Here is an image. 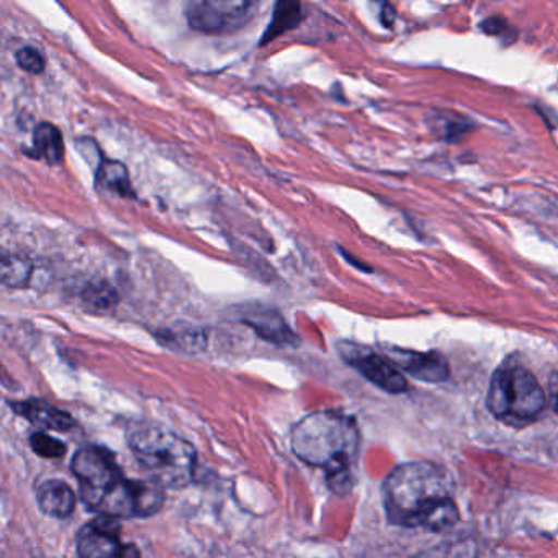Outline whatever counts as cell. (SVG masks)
I'll return each mask as SVG.
<instances>
[{"mask_svg":"<svg viewBox=\"0 0 558 558\" xmlns=\"http://www.w3.org/2000/svg\"><path fill=\"white\" fill-rule=\"evenodd\" d=\"M15 61H17L21 70L27 71L31 74H41L47 66L44 54L35 47H24L15 53Z\"/></svg>","mask_w":558,"mask_h":558,"instance_id":"20","label":"cell"},{"mask_svg":"<svg viewBox=\"0 0 558 558\" xmlns=\"http://www.w3.org/2000/svg\"><path fill=\"white\" fill-rule=\"evenodd\" d=\"M305 19V9L300 2L295 0H279L274 5L272 19L267 25L266 32L260 37V47L269 45L270 41L277 40L282 37L287 32L293 31L299 27Z\"/></svg>","mask_w":558,"mask_h":558,"instance_id":"14","label":"cell"},{"mask_svg":"<svg viewBox=\"0 0 558 558\" xmlns=\"http://www.w3.org/2000/svg\"><path fill=\"white\" fill-rule=\"evenodd\" d=\"M96 185L99 191L119 195L123 198H136L125 165L104 158L96 169Z\"/></svg>","mask_w":558,"mask_h":558,"instance_id":"16","label":"cell"},{"mask_svg":"<svg viewBox=\"0 0 558 558\" xmlns=\"http://www.w3.org/2000/svg\"><path fill=\"white\" fill-rule=\"evenodd\" d=\"M339 349H341L345 362H349L355 371L361 372L375 387L393 395L408 390L407 378L391 359L352 344H342Z\"/></svg>","mask_w":558,"mask_h":558,"instance_id":"8","label":"cell"},{"mask_svg":"<svg viewBox=\"0 0 558 558\" xmlns=\"http://www.w3.org/2000/svg\"><path fill=\"white\" fill-rule=\"evenodd\" d=\"M156 336L166 348L189 352V354L204 351L205 345H207V335H205L204 329L187 325V323L169 326V328L158 331Z\"/></svg>","mask_w":558,"mask_h":558,"instance_id":"15","label":"cell"},{"mask_svg":"<svg viewBox=\"0 0 558 558\" xmlns=\"http://www.w3.org/2000/svg\"><path fill=\"white\" fill-rule=\"evenodd\" d=\"M488 410L511 426L532 423L545 407V395L532 372L518 364L501 365L489 381Z\"/></svg>","mask_w":558,"mask_h":558,"instance_id":"5","label":"cell"},{"mask_svg":"<svg viewBox=\"0 0 558 558\" xmlns=\"http://www.w3.org/2000/svg\"><path fill=\"white\" fill-rule=\"evenodd\" d=\"M31 447L37 456L44 457V459H58L66 453V444L63 440L57 439V437L50 436V434L34 433L31 436Z\"/></svg>","mask_w":558,"mask_h":558,"instance_id":"19","label":"cell"},{"mask_svg":"<svg viewBox=\"0 0 558 558\" xmlns=\"http://www.w3.org/2000/svg\"><path fill=\"white\" fill-rule=\"evenodd\" d=\"M25 155L41 159L48 165H60L64 158V140L58 126L44 122L35 129L34 146L25 149Z\"/></svg>","mask_w":558,"mask_h":558,"instance_id":"13","label":"cell"},{"mask_svg":"<svg viewBox=\"0 0 558 558\" xmlns=\"http://www.w3.org/2000/svg\"><path fill=\"white\" fill-rule=\"evenodd\" d=\"M385 511L401 527L442 532L459 522V509L446 480L430 463L397 466L384 486Z\"/></svg>","mask_w":558,"mask_h":558,"instance_id":"2","label":"cell"},{"mask_svg":"<svg viewBox=\"0 0 558 558\" xmlns=\"http://www.w3.org/2000/svg\"><path fill=\"white\" fill-rule=\"evenodd\" d=\"M12 411L19 416L25 417L28 423L45 429L66 433L76 427V420L66 411L53 407L44 400L11 401Z\"/></svg>","mask_w":558,"mask_h":558,"instance_id":"11","label":"cell"},{"mask_svg":"<svg viewBox=\"0 0 558 558\" xmlns=\"http://www.w3.org/2000/svg\"><path fill=\"white\" fill-rule=\"evenodd\" d=\"M290 444L300 460L326 470L332 492L352 488L359 450V430L352 417L335 411L308 414L293 427Z\"/></svg>","mask_w":558,"mask_h":558,"instance_id":"3","label":"cell"},{"mask_svg":"<svg viewBox=\"0 0 558 558\" xmlns=\"http://www.w3.org/2000/svg\"><path fill=\"white\" fill-rule=\"evenodd\" d=\"M129 446L143 469L165 488L179 489L194 482L197 450L184 437L149 424L129 430Z\"/></svg>","mask_w":558,"mask_h":558,"instance_id":"4","label":"cell"},{"mask_svg":"<svg viewBox=\"0 0 558 558\" xmlns=\"http://www.w3.org/2000/svg\"><path fill=\"white\" fill-rule=\"evenodd\" d=\"M557 411H558V400H557Z\"/></svg>","mask_w":558,"mask_h":558,"instance_id":"22","label":"cell"},{"mask_svg":"<svg viewBox=\"0 0 558 558\" xmlns=\"http://www.w3.org/2000/svg\"><path fill=\"white\" fill-rule=\"evenodd\" d=\"M240 322L254 329L264 341L276 345L299 344L295 332L276 310L263 305H246L240 313Z\"/></svg>","mask_w":558,"mask_h":558,"instance_id":"9","label":"cell"},{"mask_svg":"<svg viewBox=\"0 0 558 558\" xmlns=\"http://www.w3.org/2000/svg\"><path fill=\"white\" fill-rule=\"evenodd\" d=\"M81 299L89 308L104 312V310L113 308L119 303V293L106 280H96L87 283L81 292Z\"/></svg>","mask_w":558,"mask_h":558,"instance_id":"18","label":"cell"},{"mask_svg":"<svg viewBox=\"0 0 558 558\" xmlns=\"http://www.w3.org/2000/svg\"><path fill=\"white\" fill-rule=\"evenodd\" d=\"M122 525L119 519L99 518L87 522L77 532V557L80 558H142L135 544L120 541Z\"/></svg>","mask_w":558,"mask_h":558,"instance_id":"7","label":"cell"},{"mask_svg":"<svg viewBox=\"0 0 558 558\" xmlns=\"http://www.w3.org/2000/svg\"><path fill=\"white\" fill-rule=\"evenodd\" d=\"M391 361L416 380L439 384L449 377V364L439 352L393 351Z\"/></svg>","mask_w":558,"mask_h":558,"instance_id":"10","label":"cell"},{"mask_svg":"<svg viewBox=\"0 0 558 558\" xmlns=\"http://www.w3.org/2000/svg\"><path fill=\"white\" fill-rule=\"evenodd\" d=\"M259 8L254 0H194L185 5V15L194 31L221 35L250 24Z\"/></svg>","mask_w":558,"mask_h":558,"instance_id":"6","label":"cell"},{"mask_svg":"<svg viewBox=\"0 0 558 558\" xmlns=\"http://www.w3.org/2000/svg\"><path fill=\"white\" fill-rule=\"evenodd\" d=\"M342 256L345 257V259L349 260V263L352 264V266L357 267V269L365 270V272H371V269H368L367 266H364V264L359 263L357 259H354V257L351 256V254L345 253L344 250H341Z\"/></svg>","mask_w":558,"mask_h":558,"instance_id":"21","label":"cell"},{"mask_svg":"<svg viewBox=\"0 0 558 558\" xmlns=\"http://www.w3.org/2000/svg\"><path fill=\"white\" fill-rule=\"evenodd\" d=\"M71 470L80 482V498L89 511L113 519L149 518L165 505L166 488L155 478L130 480L116 453L86 446L74 453Z\"/></svg>","mask_w":558,"mask_h":558,"instance_id":"1","label":"cell"},{"mask_svg":"<svg viewBox=\"0 0 558 558\" xmlns=\"http://www.w3.org/2000/svg\"><path fill=\"white\" fill-rule=\"evenodd\" d=\"M34 274V264L27 257L19 254L4 253L0 264V279L5 287L11 289H24Z\"/></svg>","mask_w":558,"mask_h":558,"instance_id":"17","label":"cell"},{"mask_svg":"<svg viewBox=\"0 0 558 558\" xmlns=\"http://www.w3.org/2000/svg\"><path fill=\"white\" fill-rule=\"evenodd\" d=\"M38 508L47 515L68 519L76 509L77 498L68 483L61 480H47L37 489Z\"/></svg>","mask_w":558,"mask_h":558,"instance_id":"12","label":"cell"}]
</instances>
